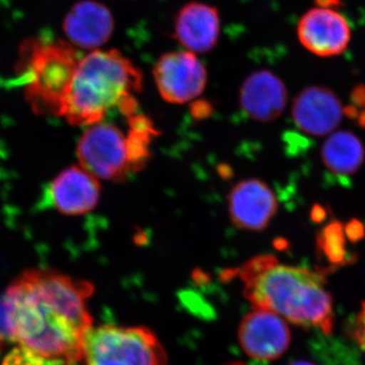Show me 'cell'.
<instances>
[{
    "instance_id": "9",
    "label": "cell",
    "mask_w": 365,
    "mask_h": 365,
    "mask_svg": "<svg viewBox=\"0 0 365 365\" xmlns=\"http://www.w3.org/2000/svg\"><path fill=\"white\" fill-rule=\"evenodd\" d=\"M237 337L242 351L261 361L280 359L292 342L285 319L273 312L257 307L242 319Z\"/></svg>"
},
{
    "instance_id": "11",
    "label": "cell",
    "mask_w": 365,
    "mask_h": 365,
    "mask_svg": "<svg viewBox=\"0 0 365 365\" xmlns=\"http://www.w3.org/2000/svg\"><path fill=\"white\" fill-rule=\"evenodd\" d=\"M114 30V16L109 7L96 0L76 2L64 18L67 39L81 49H101L111 39Z\"/></svg>"
},
{
    "instance_id": "4",
    "label": "cell",
    "mask_w": 365,
    "mask_h": 365,
    "mask_svg": "<svg viewBox=\"0 0 365 365\" xmlns=\"http://www.w3.org/2000/svg\"><path fill=\"white\" fill-rule=\"evenodd\" d=\"M128 132L102 121L90 125L76 146L81 167L98 180L122 182L143 169L155 128L141 114L128 117Z\"/></svg>"
},
{
    "instance_id": "13",
    "label": "cell",
    "mask_w": 365,
    "mask_h": 365,
    "mask_svg": "<svg viewBox=\"0 0 365 365\" xmlns=\"http://www.w3.org/2000/svg\"><path fill=\"white\" fill-rule=\"evenodd\" d=\"M345 109L334 91L313 86L300 91L292 106V118L300 130L314 136H324L335 130Z\"/></svg>"
},
{
    "instance_id": "7",
    "label": "cell",
    "mask_w": 365,
    "mask_h": 365,
    "mask_svg": "<svg viewBox=\"0 0 365 365\" xmlns=\"http://www.w3.org/2000/svg\"><path fill=\"white\" fill-rule=\"evenodd\" d=\"M158 93L170 104H186L202 95L207 71L197 54L187 50L163 54L153 68Z\"/></svg>"
},
{
    "instance_id": "8",
    "label": "cell",
    "mask_w": 365,
    "mask_h": 365,
    "mask_svg": "<svg viewBox=\"0 0 365 365\" xmlns=\"http://www.w3.org/2000/svg\"><path fill=\"white\" fill-rule=\"evenodd\" d=\"M351 26L337 9L314 6L300 18L297 38L302 47L316 56H339L351 41Z\"/></svg>"
},
{
    "instance_id": "2",
    "label": "cell",
    "mask_w": 365,
    "mask_h": 365,
    "mask_svg": "<svg viewBox=\"0 0 365 365\" xmlns=\"http://www.w3.org/2000/svg\"><path fill=\"white\" fill-rule=\"evenodd\" d=\"M244 295L253 307L267 309L285 321L330 335L333 299L326 288V270L280 263L273 255H260L237 271Z\"/></svg>"
},
{
    "instance_id": "17",
    "label": "cell",
    "mask_w": 365,
    "mask_h": 365,
    "mask_svg": "<svg viewBox=\"0 0 365 365\" xmlns=\"http://www.w3.org/2000/svg\"><path fill=\"white\" fill-rule=\"evenodd\" d=\"M18 343L16 322L11 300L4 294L0 297V350Z\"/></svg>"
},
{
    "instance_id": "22",
    "label": "cell",
    "mask_w": 365,
    "mask_h": 365,
    "mask_svg": "<svg viewBox=\"0 0 365 365\" xmlns=\"http://www.w3.org/2000/svg\"><path fill=\"white\" fill-rule=\"evenodd\" d=\"M317 6L336 9L341 4V0H316Z\"/></svg>"
},
{
    "instance_id": "15",
    "label": "cell",
    "mask_w": 365,
    "mask_h": 365,
    "mask_svg": "<svg viewBox=\"0 0 365 365\" xmlns=\"http://www.w3.org/2000/svg\"><path fill=\"white\" fill-rule=\"evenodd\" d=\"M287 97L282 79L272 71L263 69L245 79L240 91V105L254 121L271 122L282 114Z\"/></svg>"
},
{
    "instance_id": "6",
    "label": "cell",
    "mask_w": 365,
    "mask_h": 365,
    "mask_svg": "<svg viewBox=\"0 0 365 365\" xmlns=\"http://www.w3.org/2000/svg\"><path fill=\"white\" fill-rule=\"evenodd\" d=\"M86 365H168L167 353L146 327L91 326L85 334Z\"/></svg>"
},
{
    "instance_id": "3",
    "label": "cell",
    "mask_w": 365,
    "mask_h": 365,
    "mask_svg": "<svg viewBox=\"0 0 365 365\" xmlns=\"http://www.w3.org/2000/svg\"><path fill=\"white\" fill-rule=\"evenodd\" d=\"M143 88V73L118 50H95L79 59L66 91L60 116L73 126L104 121L114 108L125 116L135 114L134 93Z\"/></svg>"
},
{
    "instance_id": "5",
    "label": "cell",
    "mask_w": 365,
    "mask_h": 365,
    "mask_svg": "<svg viewBox=\"0 0 365 365\" xmlns=\"http://www.w3.org/2000/svg\"><path fill=\"white\" fill-rule=\"evenodd\" d=\"M79 59L73 46L64 41L38 38L25 42L16 72L36 114L60 116Z\"/></svg>"
},
{
    "instance_id": "1",
    "label": "cell",
    "mask_w": 365,
    "mask_h": 365,
    "mask_svg": "<svg viewBox=\"0 0 365 365\" xmlns=\"http://www.w3.org/2000/svg\"><path fill=\"white\" fill-rule=\"evenodd\" d=\"M93 292L86 281L56 271L31 269L7 288L18 344L54 365L83 359L85 334L93 326L86 302Z\"/></svg>"
},
{
    "instance_id": "23",
    "label": "cell",
    "mask_w": 365,
    "mask_h": 365,
    "mask_svg": "<svg viewBox=\"0 0 365 365\" xmlns=\"http://www.w3.org/2000/svg\"><path fill=\"white\" fill-rule=\"evenodd\" d=\"M287 365H316V364H312V362H309V361H304V360H297V361L292 362V364H289Z\"/></svg>"
},
{
    "instance_id": "19",
    "label": "cell",
    "mask_w": 365,
    "mask_h": 365,
    "mask_svg": "<svg viewBox=\"0 0 365 365\" xmlns=\"http://www.w3.org/2000/svg\"><path fill=\"white\" fill-rule=\"evenodd\" d=\"M1 365H54L26 346L14 347L2 360Z\"/></svg>"
},
{
    "instance_id": "21",
    "label": "cell",
    "mask_w": 365,
    "mask_h": 365,
    "mask_svg": "<svg viewBox=\"0 0 365 365\" xmlns=\"http://www.w3.org/2000/svg\"><path fill=\"white\" fill-rule=\"evenodd\" d=\"M350 334L359 347L365 351V302L362 304L359 313L353 319L350 326Z\"/></svg>"
},
{
    "instance_id": "12",
    "label": "cell",
    "mask_w": 365,
    "mask_h": 365,
    "mask_svg": "<svg viewBox=\"0 0 365 365\" xmlns=\"http://www.w3.org/2000/svg\"><path fill=\"white\" fill-rule=\"evenodd\" d=\"M101 185L81 167L67 168L48 187V202L66 215H83L98 205Z\"/></svg>"
},
{
    "instance_id": "16",
    "label": "cell",
    "mask_w": 365,
    "mask_h": 365,
    "mask_svg": "<svg viewBox=\"0 0 365 365\" xmlns=\"http://www.w3.org/2000/svg\"><path fill=\"white\" fill-rule=\"evenodd\" d=\"M361 141L351 132H336L327 139L322 157L327 169L334 174L349 176L359 169L364 160Z\"/></svg>"
},
{
    "instance_id": "20",
    "label": "cell",
    "mask_w": 365,
    "mask_h": 365,
    "mask_svg": "<svg viewBox=\"0 0 365 365\" xmlns=\"http://www.w3.org/2000/svg\"><path fill=\"white\" fill-rule=\"evenodd\" d=\"M353 106L346 109V114H351L356 118L359 123L365 127V86H359L352 93Z\"/></svg>"
},
{
    "instance_id": "24",
    "label": "cell",
    "mask_w": 365,
    "mask_h": 365,
    "mask_svg": "<svg viewBox=\"0 0 365 365\" xmlns=\"http://www.w3.org/2000/svg\"><path fill=\"white\" fill-rule=\"evenodd\" d=\"M227 365H247L246 364H244V362H232V364H228Z\"/></svg>"
},
{
    "instance_id": "10",
    "label": "cell",
    "mask_w": 365,
    "mask_h": 365,
    "mask_svg": "<svg viewBox=\"0 0 365 365\" xmlns=\"http://www.w3.org/2000/svg\"><path fill=\"white\" fill-rule=\"evenodd\" d=\"M277 209L275 194L260 180L239 182L228 195V215L235 227L241 230H264L275 216Z\"/></svg>"
},
{
    "instance_id": "18",
    "label": "cell",
    "mask_w": 365,
    "mask_h": 365,
    "mask_svg": "<svg viewBox=\"0 0 365 365\" xmlns=\"http://www.w3.org/2000/svg\"><path fill=\"white\" fill-rule=\"evenodd\" d=\"M322 235L323 237L319 241V246H322L325 251L329 261L333 262V263L344 262L345 250L342 228L339 225H330L324 230Z\"/></svg>"
},
{
    "instance_id": "14",
    "label": "cell",
    "mask_w": 365,
    "mask_h": 365,
    "mask_svg": "<svg viewBox=\"0 0 365 365\" xmlns=\"http://www.w3.org/2000/svg\"><path fill=\"white\" fill-rule=\"evenodd\" d=\"M178 42L187 51L204 54L215 49L220 35L218 9L204 2L191 1L178 13L174 24Z\"/></svg>"
}]
</instances>
